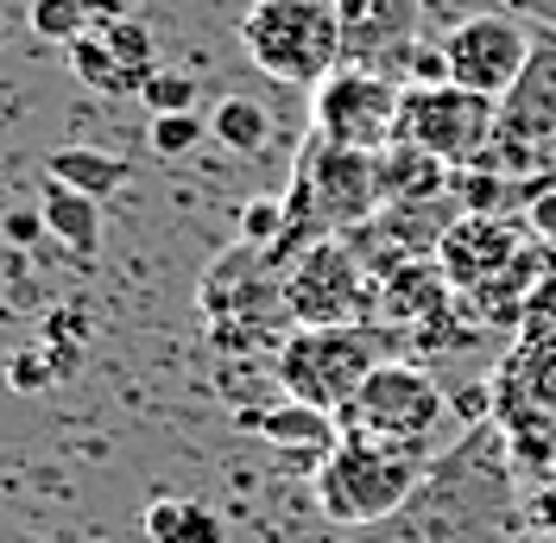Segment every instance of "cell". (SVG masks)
I'll list each match as a JSON object with an SVG mask.
<instances>
[{
    "label": "cell",
    "mask_w": 556,
    "mask_h": 543,
    "mask_svg": "<svg viewBox=\"0 0 556 543\" xmlns=\"http://www.w3.org/2000/svg\"><path fill=\"white\" fill-rule=\"evenodd\" d=\"M354 543H519L513 487L500 468V430H475L430 462L417 500Z\"/></svg>",
    "instance_id": "obj_1"
},
{
    "label": "cell",
    "mask_w": 556,
    "mask_h": 543,
    "mask_svg": "<svg viewBox=\"0 0 556 543\" xmlns=\"http://www.w3.org/2000/svg\"><path fill=\"white\" fill-rule=\"evenodd\" d=\"M430 475L424 455H405V449H386L374 437H348L323 455V468L311 475V493H316V512L342 531H374L386 518L417 500V487Z\"/></svg>",
    "instance_id": "obj_2"
},
{
    "label": "cell",
    "mask_w": 556,
    "mask_h": 543,
    "mask_svg": "<svg viewBox=\"0 0 556 543\" xmlns=\"http://www.w3.org/2000/svg\"><path fill=\"white\" fill-rule=\"evenodd\" d=\"M241 51L260 76L316 89L348 64V20L336 0H253L241 20Z\"/></svg>",
    "instance_id": "obj_3"
},
{
    "label": "cell",
    "mask_w": 556,
    "mask_h": 543,
    "mask_svg": "<svg viewBox=\"0 0 556 543\" xmlns=\"http://www.w3.org/2000/svg\"><path fill=\"white\" fill-rule=\"evenodd\" d=\"M450 392H443V379L430 374L424 361H405V354H392L380 361L367 386L336 411V424H342L348 437H374L386 449H405V455H437V442L450 430Z\"/></svg>",
    "instance_id": "obj_4"
},
{
    "label": "cell",
    "mask_w": 556,
    "mask_h": 543,
    "mask_svg": "<svg viewBox=\"0 0 556 543\" xmlns=\"http://www.w3.org/2000/svg\"><path fill=\"white\" fill-rule=\"evenodd\" d=\"M392 361V329L386 323H342V329H291L273 354V386L298 405L336 411L367 386V374Z\"/></svg>",
    "instance_id": "obj_5"
},
{
    "label": "cell",
    "mask_w": 556,
    "mask_h": 543,
    "mask_svg": "<svg viewBox=\"0 0 556 543\" xmlns=\"http://www.w3.org/2000/svg\"><path fill=\"white\" fill-rule=\"evenodd\" d=\"M380 285L354 260L342 235L304 247L285 266V323L291 329H342V323H374Z\"/></svg>",
    "instance_id": "obj_6"
},
{
    "label": "cell",
    "mask_w": 556,
    "mask_h": 543,
    "mask_svg": "<svg viewBox=\"0 0 556 543\" xmlns=\"http://www.w3.org/2000/svg\"><path fill=\"white\" fill-rule=\"evenodd\" d=\"M399 102L405 83L374 64H342L311 89V134L354 152H386L399 139Z\"/></svg>",
    "instance_id": "obj_7"
},
{
    "label": "cell",
    "mask_w": 556,
    "mask_h": 543,
    "mask_svg": "<svg viewBox=\"0 0 556 543\" xmlns=\"http://www.w3.org/2000/svg\"><path fill=\"white\" fill-rule=\"evenodd\" d=\"M500 134V102H486L475 89H455V83H424V89H405L399 102V139L443 159L450 171L475 165Z\"/></svg>",
    "instance_id": "obj_8"
},
{
    "label": "cell",
    "mask_w": 556,
    "mask_h": 543,
    "mask_svg": "<svg viewBox=\"0 0 556 543\" xmlns=\"http://www.w3.org/2000/svg\"><path fill=\"white\" fill-rule=\"evenodd\" d=\"M531 45H538V26L506 13V7H486V13H468L462 26L443 33V58H450V83L455 89H475L486 102H506V89L519 83V70L531 64Z\"/></svg>",
    "instance_id": "obj_9"
},
{
    "label": "cell",
    "mask_w": 556,
    "mask_h": 543,
    "mask_svg": "<svg viewBox=\"0 0 556 543\" xmlns=\"http://www.w3.org/2000/svg\"><path fill=\"white\" fill-rule=\"evenodd\" d=\"M525 240L531 235H519L513 215H455L443 228V240H437V266L455 285V298H475L519 260Z\"/></svg>",
    "instance_id": "obj_10"
},
{
    "label": "cell",
    "mask_w": 556,
    "mask_h": 543,
    "mask_svg": "<svg viewBox=\"0 0 556 543\" xmlns=\"http://www.w3.org/2000/svg\"><path fill=\"white\" fill-rule=\"evenodd\" d=\"M235 424H241L247 437H260L266 449H278V462L298 468V475H316L323 455L342 442V424L329 411L298 405V399H278V405H260V411H235Z\"/></svg>",
    "instance_id": "obj_11"
},
{
    "label": "cell",
    "mask_w": 556,
    "mask_h": 543,
    "mask_svg": "<svg viewBox=\"0 0 556 543\" xmlns=\"http://www.w3.org/2000/svg\"><path fill=\"white\" fill-rule=\"evenodd\" d=\"M500 134L531 139V146H551L556 139V33H538L531 64L519 70V83L500 102Z\"/></svg>",
    "instance_id": "obj_12"
},
{
    "label": "cell",
    "mask_w": 556,
    "mask_h": 543,
    "mask_svg": "<svg viewBox=\"0 0 556 543\" xmlns=\"http://www.w3.org/2000/svg\"><path fill=\"white\" fill-rule=\"evenodd\" d=\"M462 304L455 298V285L443 278V266H437V253L430 260H412V266H399L392 278H380V304H374V323H386V329H430L437 316H450V310Z\"/></svg>",
    "instance_id": "obj_13"
},
{
    "label": "cell",
    "mask_w": 556,
    "mask_h": 543,
    "mask_svg": "<svg viewBox=\"0 0 556 543\" xmlns=\"http://www.w3.org/2000/svg\"><path fill=\"white\" fill-rule=\"evenodd\" d=\"M380 159V203L386 209H430V203H450V165L417 152L405 139H392Z\"/></svg>",
    "instance_id": "obj_14"
},
{
    "label": "cell",
    "mask_w": 556,
    "mask_h": 543,
    "mask_svg": "<svg viewBox=\"0 0 556 543\" xmlns=\"http://www.w3.org/2000/svg\"><path fill=\"white\" fill-rule=\"evenodd\" d=\"M45 228L51 240L76 253V260H96V247H102V203L96 197H83V190H70V184H51L45 177Z\"/></svg>",
    "instance_id": "obj_15"
},
{
    "label": "cell",
    "mask_w": 556,
    "mask_h": 543,
    "mask_svg": "<svg viewBox=\"0 0 556 543\" xmlns=\"http://www.w3.org/2000/svg\"><path fill=\"white\" fill-rule=\"evenodd\" d=\"M208 134H215V146H228V152H241V159H273L278 152L273 108L253 102V96H222L215 114H208Z\"/></svg>",
    "instance_id": "obj_16"
},
{
    "label": "cell",
    "mask_w": 556,
    "mask_h": 543,
    "mask_svg": "<svg viewBox=\"0 0 556 543\" xmlns=\"http://www.w3.org/2000/svg\"><path fill=\"white\" fill-rule=\"evenodd\" d=\"M146 543H228L222 512L190 500V493H165L146 506Z\"/></svg>",
    "instance_id": "obj_17"
},
{
    "label": "cell",
    "mask_w": 556,
    "mask_h": 543,
    "mask_svg": "<svg viewBox=\"0 0 556 543\" xmlns=\"http://www.w3.org/2000/svg\"><path fill=\"white\" fill-rule=\"evenodd\" d=\"M45 177L51 184H70V190H83V197H114L121 184H127V159H114V152H96V146H64V152H51L45 159Z\"/></svg>",
    "instance_id": "obj_18"
},
{
    "label": "cell",
    "mask_w": 556,
    "mask_h": 543,
    "mask_svg": "<svg viewBox=\"0 0 556 543\" xmlns=\"http://www.w3.org/2000/svg\"><path fill=\"white\" fill-rule=\"evenodd\" d=\"M450 203L455 215H513V203H525V184L500 177L486 165H462L450 171Z\"/></svg>",
    "instance_id": "obj_19"
},
{
    "label": "cell",
    "mask_w": 556,
    "mask_h": 543,
    "mask_svg": "<svg viewBox=\"0 0 556 543\" xmlns=\"http://www.w3.org/2000/svg\"><path fill=\"white\" fill-rule=\"evenodd\" d=\"M70 70H76V83H89L96 96H139V83L121 70V58L108 51L102 26H96V33H83L76 45H70Z\"/></svg>",
    "instance_id": "obj_20"
},
{
    "label": "cell",
    "mask_w": 556,
    "mask_h": 543,
    "mask_svg": "<svg viewBox=\"0 0 556 543\" xmlns=\"http://www.w3.org/2000/svg\"><path fill=\"white\" fill-rule=\"evenodd\" d=\"M102 38H108V51L121 58V70H127L139 89H146V76L159 70V45H152V33H146L139 20H108Z\"/></svg>",
    "instance_id": "obj_21"
},
{
    "label": "cell",
    "mask_w": 556,
    "mask_h": 543,
    "mask_svg": "<svg viewBox=\"0 0 556 543\" xmlns=\"http://www.w3.org/2000/svg\"><path fill=\"white\" fill-rule=\"evenodd\" d=\"M26 20H33L38 38H51V45H76L83 33H96V20H89V7L83 0H33L26 7Z\"/></svg>",
    "instance_id": "obj_22"
},
{
    "label": "cell",
    "mask_w": 556,
    "mask_h": 543,
    "mask_svg": "<svg viewBox=\"0 0 556 543\" xmlns=\"http://www.w3.org/2000/svg\"><path fill=\"white\" fill-rule=\"evenodd\" d=\"M197 96H203V83L190 70H152L146 89H139V102L152 114H197Z\"/></svg>",
    "instance_id": "obj_23"
},
{
    "label": "cell",
    "mask_w": 556,
    "mask_h": 543,
    "mask_svg": "<svg viewBox=\"0 0 556 543\" xmlns=\"http://www.w3.org/2000/svg\"><path fill=\"white\" fill-rule=\"evenodd\" d=\"M152 152L159 159H184V152H197L208 139V114H152Z\"/></svg>",
    "instance_id": "obj_24"
},
{
    "label": "cell",
    "mask_w": 556,
    "mask_h": 543,
    "mask_svg": "<svg viewBox=\"0 0 556 543\" xmlns=\"http://www.w3.org/2000/svg\"><path fill=\"white\" fill-rule=\"evenodd\" d=\"M58 361H51V348H13V354H7V386H13V392H26V399H33V392H45V386H58Z\"/></svg>",
    "instance_id": "obj_25"
},
{
    "label": "cell",
    "mask_w": 556,
    "mask_h": 543,
    "mask_svg": "<svg viewBox=\"0 0 556 543\" xmlns=\"http://www.w3.org/2000/svg\"><path fill=\"white\" fill-rule=\"evenodd\" d=\"M235 228H241L247 247H266L273 253L278 240H285V197H260V203H247L235 215Z\"/></svg>",
    "instance_id": "obj_26"
},
{
    "label": "cell",
    "mask_w": 556,
    "mask_h": 543,
    "mask_svg": "<svg viewBox=\"0 0 556 543\" xmlns=\"http://www.w3.org/2000/svg\"><path fill=\"white\" fill-rule=\"evenodd\" d=\"M525 235L556 253V184H551V190H538V197L525 203Z\"/></svg>",
    "instance_id": "obj_27"
},
{
    "label": "cell",
    "mask_w": 556,
    "mask_h": 543,
    "mask_svg": "<svg viewBox=\"0 0 556 543\" xmlns=\"http://www.w3.org/2000/svg\"><path fill=\"white\" fill-rule=\"evenodd\" d=\"M83 348V341H89V316H83V310L76 304H64V310H51V316H45V348Z\"/></svg>",
    "instance_id": "obj_28"
},
{
    "label": "cell",
    "mask_w": 556,
    "mask_h": 543,
    "mask_svg": "<svg viewBox=\"0 0 556 543\" xmlns=\"http://www.w3.org/2000/svg\"><path fill=\"white\" fill-rule=\"evenodd\" d=\"M0 235H7V247H38V240L51 235L45 228V209H7L0 215Z\"/></svg>",
    "instance_id": "obj_29"
},
{
    "label": "cell",
    "mask_w": 556,
    "mask_h": 543,
    "mask_svg": "<svg viewBox=\"0 0 556 543\" xmlns=\"http://www.w3.org/2000/svg\"><path fill=\"white\" fill-rule=\"evenodd\" d=\"M493 7H506V13L531 20L538 33H556V0H493Z\"/></svg>",
    "instance_id": "obj_30"
}]
</instances>
